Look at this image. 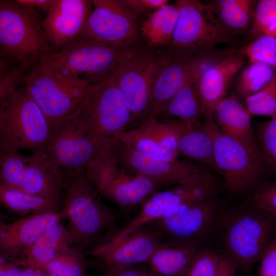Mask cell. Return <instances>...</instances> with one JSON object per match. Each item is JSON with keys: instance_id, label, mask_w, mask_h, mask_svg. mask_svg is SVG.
<instances>
[{"instance_id": "cell-23", "label": "cell", "mask_w": 276, "mask_h": 276, "mask_svg": "<svg viewBox=\"0 0 276 276\" xmlns=\"http://www.w3.org/2000/svg\"><path fill=\"white\" fill-rule=\"evenodd\" d=\"M251 117L246 108L232 95L218 105L213 118L222 132L241 144L254 156L264 160L252 127Z\"/></svg>"}, {"instance_id": "cell-21", "label": "cell", "mask_w": 276, "mask_h": 276, "mask_svg": "<svg viewBox=\"0 0 276 276\" xmlns=\"http://www.w3.org/2000/svg\"><path fill=\"white\" fill-rule=\"evenodd\" d=\"M114 139L139 151L169 159H177V121L160 123L149 117L136 129L124 131Z\"/></svg>"}, {"instance_id": "cell-28", "label": "cell", "mask_w": 276, "mask_h": 276, "mask_svg": "<svg viewBox=\"0 0 276 276\" xmlns=\"http://www.w3.org/2000/svg\"><path fill=\"white\" fill-rule=\"evenodd\" d=\"M198 80L192 81L182 88L163 107L157 117L175 116L192 126L200 127L203 116Z\"/></svg>"}, {"instance_id": "cell-11", "label": "cell", "mask_w": 276, "mask_h": 276, "mask_svg": "<svg viewBox=\"0 0 276 276\" xmlns=\"http://www.w3.org/2000/svg\"><path fill=\"white\" fill-rule=\"evenodd\" d=\"M220 205L215 198L175 206L147 226L157 232L163 241L203 245L216 223Z\"/></svg>"}, {"instance_id": "cell-34", "label": "cell", "mask_w": 276, "mask_h": 276, "mask_svg": "<svg viewBox=\"0 0 276 276\" xmlns=\"http://www.w3.org/2000/svg\"><path fill=\"white\" fill-rule=\"evenodd\" d=\"M274 74L273 67L267 64L251 63L240 74L237 84V90L246 99L269 84Z\"/></svg>"}, {"instance_id": "cell-24", "label": "cell", "mask_w": 276, "mask_h": 276, "mask_svg": "<svg viewBox=\"0 0 276 276\" xmlns=\"http://www.w3.org/2000/svg\"><path fill=\"white\" fill-rule=\"evenodd\" d=\"M204 245L162 241L147 262L155 276H185L194 257Z\"/></svg>"}, {"instance_id": "cell-33", "label": "cell", "mask_w": 276, "mask_h": 276, "mask_svg": "<svg viewBox=\"0 0 276 276\" xmlns=\"http://www.w3.org/2000/svg\"><path fill=\"white\" fill-rule=\"evenodd\" d=\"M88 265L84 251L71 246L53 261L39 268L51 276H85Z\"/></svg>"}, {"instance_id": "cell-7", "label": "cell", "mask_w": 276, "mask_h": 276, "mask_svg": "<svg viewBox=\"0 0 276 276\" xmlns=\"http://www.w3.org/2000/svg\"><path fill=\"white\" fill-rule=\"evenodd\" d=\"M64 176L44 147L31 155L0 154L1 186L45 198L60 199Z\"/></svg>"}, {"instance_id": "cell-4", "label": "cell", "mask_w": 276, "mask_h": 276, "mask_svg": "<svg viewBox=\"0 0 276 276\" xmlns=\"http://www.w3.org/2000/svg\"><path fill=\"white\" fill-rule=\"evenodd\" d=\"M52 132L46 117L26 87L1 98L0 154L45 147Z\"/></svg>"}, {"instance_id": "cell-35", "label": "cell", "mask_w": 276, "mask_h": 276, "mask_svg": "<svg viewBox=\"0 0 276 276\" xmlns=\"http://www.w3.org/2000/svg\"><path fill=\"white\" fill-rule=\"evenodd\" d=\"M251 63L259 62L276 68V36L262 34L239 52Z\"/></svg>"}, {"instance_id": "cell-32", "label": "cell", "mask_w": 276, "mask_h": 276, "mask_svg": "<svg viewBox=\"0 0 276 276\" xmlns=\"http://www.w3.org/2000/svg\"><path fill=\"white\" fill-rule=\"evenodd\" d=\"M116 141L102 148L85 169L87 178L97 190L116 177L120 172L121 166L112 149Z\"/></svg>"}, {"instance_id": "cell-1", "label": "cell", "mask_w": 276, "mask_h": 276, "mask_svg": "<svg viewBox=\"0 0 276 276\" xmlns=\"http://www.w3.org/2000/svg\"><path fill=\"white\" fill-rule=\"evenodd\" d=\"M20 83L40 108L52 129L78 109L90 83L45 55Z\"/></svg>"}, {"instance_id": "cell-25", "label": "cell", "mask_w": 276, "mask_h": 276, "mask_svg": "<svg viewBox=\"0 0 276 276\" xmlns=\"http://www.w3.org/2000/svg\"><path fill=\"white\" fill-rule=\"evenodd\" d=\"M158 187L152 180L132 174L121 166L119 174L97 190L101 196L121 207L127 208L140 204Z\"/></svg>"}, {"instance_id": "cell-40", "label": "cell", "mask_w": 276, "mask_h": 276, "mask_svg": "<svg viewBox=\"0 0 276 276\" xmlns=\"http://www.w3.org/2000/svg\"><path fill=\"white\" fill-rule=\"evenodd\" d=\"M247 205L276 219V181L265 184L258 189L248 200Z\"/></svg>"}, {"instance_id": "cell-26", "label": "cell", "mask_w": 276, "mask_h": 276, "mask_svg": "<svg viewBox=\"0 0 276 276\" xmlns=\"http://www.w3.org/2000/svg\"><path fill=\"white\" fill-rule=\"evenodd\" d=\"M73 244L74 240L68 229L60 221H54L28 251L26 256L27 266L41 268Z\"/></svg>"}, {"instance_id": "cell-15", "label": "cell", "mask_w": 276, "mask_h": 276, "mask_svg": "<svg viewBox=\"0 0 276 276\" xmlns=\"http://www.w3.org/2000/svg\"><path fill=\"white\" fill-rule=\"evenodd\" d=\"M233 52L231 49L206 51L198 56L176 61L160 68L144 119L149 117L156 118L159 111L182 88L199 79L208 69Z\"/></svg>"}, {"instance_id": "cell-20", "label": "cell", "mask_w": 276, "mask_h": 276, "mask_svg": "<svg viewBox=\"0 0 276 276\" xmlns=\"http://www.w3.org/2000/svg\"><path fill=\"white\" fill-rule=\"evenodd\" d=\"M93 6L91 1L53 0L42 22L51 52L59 50L81 34Z\"/></svg>"}, {"instance_id": "cell-47", "label": "cell", "mask_w": 276, "mask_h": 276, "mask_svg": "<svg viewBox=\"0 0 276 276\" xmlns=\"http://www.w3.org/2000/svg\"><path fill=\"white\" fill-rule=\"evenodd\" d=\"M20 276H51L49 274L43 271L41 269L32 267L30 266H26L25 268L22 269Z\"/></svg>"}, {"instance_id": "cell-18", "label": "cell", "mask_w": 276, "mask_h": 276, "mask_svg": "<svg viewBox=\"0 0 276 276\" xmlns=\"http://www.w3.org/2000/svg\"><path fill=\"white\" fill-rule=\"evenodd\" d=\"M162 241L157 232L144 226L119 240L104 239L85 254L95 257L105 269L132 267L147 263Z\"/></svg>"}, {"instance_id": "cell-49", "label": "cell", "mask_w": 276, "mask_h": 276, "mask_svg": "<svg viewBox=\"0 0 276 276\" xmlns=\"http://www.w3.org/2000/svg\"><path fill=\"white\" fill-rule=\"evenodd\" d=\"M152 276H155L154 275H153L152 273Z\"/></svg>"}, {"instance_id": "cell-6", "label": "cell", "mask_w": 276, "mask_h": 276, "mask_svg": "<svg viewBox=\"0 0 276 276\" xmlns=\"http://www.w3.org/2000/svg\"><path fill=\"white\" fill-rule=\"evenodd\" d=\"M95 139L79 108L54 127L44 147L51 161L64 176L85 171L92 158L104 146L112 143Z\"/></svg>"}, {"instance_id": "cell-3", "label": "cell", "mask_w": 276, "mask_h": 276, "mask_svg": "<svg viewBox=\"0 0 276 276\" xmlns=\"http://www.w3.org/2000/svg\"><path fill=\"white\" fill-rule=\"evenodd\" d=\"M39 15L17 1H0L1 52L26 73L51 53Z\"/></svg>"}, {"instance_id": "cell-42", "label": "cell", "mask_w": 276, "mask_h": 276, "mask_svg": "<svg viewBox=\"0 0 276 276\" xmlns=\"http://www.w3.org/2000/svg\"><path fill=\"white\" fill-rule=\"evenodd\" d=\"M126 6L131 9L141 12H151L169 4L167 0H122Z\"/></svg>"}, {"instance_id": "cell-22", "label": "cell", "mask_w": 276, "mask_h": 276, "mask_svg": "<svg viewBox=\"0 0 276 276\" xmlns=\"http://www.w3.org/2000/svg\"><path fill=\"white\" fill-rule=\"evenodd\" d=\"M244 63L242 55L234 51L210 67L200 76L197 86L204 121L213 120L214 112L225 98L231 79Z\"/></svg>"}, {"instance_id": "cell-45", "label": "cell", "mask_w": 276, "mask_h": 276, "mask_svg": "<svg viewBox=\"0 0 276 276\" xmlns=\"http://www.w3.org/2000/svg\"><path fill=\"white\" fill-rule=\"evenodd\" d=\"M237 268L233 262L224 254L220 255L216 276H236Z\"/></svg>"}, {"instance_id": "cell-10", "label": "cell", "mask_w": 276, "mask_h": 276, "mask_svg": "<svg viewBox=\"0 0 276 276\" xmlns=\"http://www.w3.org/2000/svg\"><path fill=\"white\" fill-rule=\"evenodd\" d=\"M201 127L212 139L217 172L224 177L226 189L239 193L252 187L261 174L265 162L254 156L241 144L222 132L213 120L204 121Z\"/></svg>"}, {"instance_id": "cell-17", "label": "cell", "mask_w": 276, "mask_h": 276, "mask_svg": "<svg viewBox=\"0 0 276 276\" xmlns=\"http://www.w3.org/2000/svg\"><path fill=\"white\" fill-rule=\"evenodd\" d=\"M121 166L146 177L159 187L178 185L190 179L200 166L187 160L169 159L128 147L118 140L112 147Z\"/></svg>"}, {"instance_id": "cell-14", "label": "cell", "mask_w": 276, "mask_h": 276, "mask_svg": "<svg viewBox=\"0 0 276 276\" xmlns=\"http://www.w3.org/2000/svg\"><path fill=\"white\" fill-rule=\"evenodd\" d=\"M159 69L150 55L127 49L110 74L129 105L131 121L145 118Z\"/></svg>"}, {"instance_id": "cell-37", "label": "cell", "mask_w": 276, "mask_h": 276, "mask_svg": "<svg viewBox=\"0 0 276 276\" xmlns=\"http://www.w3.org/2000/svg\"><path fill=\"white\" fill-rule=\"evenodd\" d=\"M255 131L264 160L276 175V117L257 123Z\"/></svg>"}, {"instance_id": "cell-5", "label": "cell", "mask_w": 276, "mask_h": 276, "mask_svg": "<svg viewBox=\"0 0 276 276\" xmlns=\"http://www.w3.org/2000/svg\"><path fill=\"white\" fill-rule=\"evenodd\" d=\"M275 219L247 205L226 219L225 253L237 269L248 272L259 261L275 234Z\"/></svg>"}, {"instance_id": "cell-29", "label": "cell", "mask_w": 276, "mask_h": 276, "mask_svg": "<svg viewBox=\"0 0 276 276\" xmlns=\"http://www.w3.org/2000/svg\"><path fill=\"white\" fill-rule=\"evenodd\" d=\"M0 200L7 209L22 216L61 211L60 199L42 197L1 185Z\"/></svg>"}, {"instance_id": "cell-16", "label": "cell", "mask_w": 276, "mask_h": 276, "mask_svg": "<svg viewBox=\"0 0 276 276\" xmlns=\"http://www.w3.org/2000/svg\"><path fill=\"white\" fill-rule=\"evenodd\" d=\"M93 10L81 35L120 48L134 41L137 18L121 1L94 0Z\"/></svg>"}, {"instance_id": "cell-48", "label": "cell", "mask_w": 276, "mask_h": 276, "mask_svg": "<svg viewBox=\"0 0 276 276\" xmlns=\"http://www.w3.org/2000/svg\"><path fill=\"white\" fill-rule=\"evenodd\" d=\"M263 34L276 36V20L269 26Z\"/></svg>"}, {"instance_id": "cell-43", "label": "cell", "mask_w": 276, "mask_h": 276, "mask_svg": "<svg viewBox=\"0 0 276 276\" xmlns=\"http://www.w3.org/2000/svg\"><path fill=\"white\" fill-rule=\"evenodd\" d=\"M104 276H152L150 272L140 269L134 266L105 269Z\"/></svg>"}, {"instance_id": "cell-41", "label": "cell", "mask_w": 276, "mask_h": 276, "mask_svg": "<svg viewBox=\"0 0 276 276\" xmlns=\"http://www.w3.org/2000/svg\"><path fill=\"white\" fill-rule=\"evenodd\" d=\"M259 261L258 276H276V234Z\"/></svg>"}, {"instance_id": "cell-31", "label": "cell", "mask_w": 276, "mask_h": 276, "mask_svg": "<svg viewBox=\"0 0 276 276\" xmlns=\"http://www.w3.org/2000/svg\"><path fill=\"white\" fill-rule=\"evenodd\" d=\"M254 2L220 0L208 3L220 22L228 31L246 29L252 18Z\"/></svg>"}, {"instance_id": "cell-44", "label": "cell", "mask_w": 276, "mask_h": 276, "mask_svg": "<svg viewBox=\"0 0 276 276\" xmlns=\"http://www.w3.org/2000/svg\"><path fill=\"white\" fill-rule=\"evenodd\" d=\"M0 257V276H20L22 268L18 262Z\"/></svg>"}, {"instance_id": "cell-19", "label": "cell", "mask_w": 276, "mask_h": 276, "mask_svg": "<svg viewBox=\"0 0 276 276\" xmlns=\"http://www.w3.org/2000/svg\"><path fill=\"white\" fill-rule=\"evenodd\" d=\"M67 216L59 212L32 215L10 223L0 222V256L27 266L26 254L49 224Z\"/></svg>"}, {"instance_id": "cell-8", "label": "cell", "mask_w": 276, "mask_h": 276, "mask_svg": "<svg viewBox=\"0 0 276 276\" xmlns=\"http://www.w3.org/2000/svg\"><path fill=\"white\" fill-rule=\"evenodd\" d=\"M78 108L93 136L102 141H110L125 131L132 120L129 105L110 76L87 87Z\"/></svg>"}, {"instance_id": "cell-2", "label": "cell", "mask_w": 276, "mask_h": 276, "mask_svg": "<svg viewBox=\"0 0 276 276\" xmlns=\"http://www.w3.org/2000/svg\"><path fill=\"white\" fill-rule=\"evenodd\" d=\"M63 187L66 190L67 229L77 248L84 251L101 238L103 240L114 232V215L84 171L64 177Z\"/></svg>"}, {"instance_id": "cell-46", "label": "cell", "mask_w": 276, "mask_h": 276, "mask_svg": "<svg viewBox=\"0 0 276 276\" xmlns=\"http://www.w3.org/2000/svg\"><path fill=\"white\" fill-rule=\"evenodd\" d=\"M17 1L24 6L39 14L38 10L48 13L53 0H18Z\"/></svg>"}, {"instance_id": "cell-9", "label": "cell", "mask_w": 276, "mask_h": 276, "mask_svg": "<svg viewBox=\"0 0 276 276\" xmlns=\"http://www.w3.org/2000/svg\"><path fill=\"white\" fill-rule=\"evenodd\" d=\"M216 182L211 172L200 166L187 181L169 190L154 192L143 200L139 214L118 233L123 238L164 216L171 209L185 203L215 198Z\"/></svg>"}, {"instance_id": "cell-38", "label": "cell", "mask_w": 276, "mask_h": 276, "mask_svg": "<svg viewBox=\"0 0 276 276\" xmlns=\"http://www.w3.org/2000/svg\"><path fill=\"white\" fill-rule=\"evenodd\" d=\"M220 255L203 247L192 260L185 276H216Z\"/></svg>"}, {"instance_id": "cell-12", "label": "cell", "mask_w": 276, "mask_h": 276, "mask_svg": "<svg viewBox=\"0 0 276 276\" xmlns=\"http://www.w3.org/2000/svg\"><path fill=\"white\" fill-rule=\"evenodd\" d=\"M175 4L178 17L171 40L174 45L206 52L231 40L209 4L196 0H177Z\"/></svg>"}, {"instance_id": "cell-27", "label": "cell", "mask_w": 276, "mask_h": 276, "mask_svg": "<svg viewBox=\"0 0 276 276\" xmlns=\"http://www.w3.org/2000/svg\"><path fill=\"white\" fill-rule=\"evenodd\" d=\"M178 155L204 164L217 172L213 155V147L209 134L202 128L177 121Z\"/></svg>"}, {"instance_id": "cell-36", "label": "cell", "mask_w": 276, "mask_h": 276, "mask_svg": "<svg viewBox=\"0 0 276 276\" xmlns=\"http://www.w3.org/2000/svg\"><path fill=\"white\" fill-rule=\"evenodd\" d=\"M246 108L252 116H265L276 117V72L265 87L245 99Z\"/></svg>"}, {"instance_id": "cell-39", "label": "cell", "mask_w": 276, "mask_h": 276, "mask_svg": "<svg viewBox=\"0 0 276 276\" xmlns=\"http://www.w3.org/2000/svg\"><path fill=\"white\" fill-rule=\"evenodd\" d=\"M251 32L257 37L276 20V0L260 1L254 10Z\"/></svg>"}, {"instance_id": "cell-30", "label": "cell", "mask_w": 276, "mask_h": 276, "mask_svg": "<svg viewBox=\"0 0 276 276\" xmlns=\"http://www.w3.org/2000/svg\"><path fill=\"white\" fill-rule=\"evenodd\" d=\"M178 17V10L175 4H168L151 12L141 27L148 44L156 47L171 41Z\"/></svg>"}, {"instance_id": "cell-13", "label": "cell", "mask_w": 276, "mask_h": 276, "mask_svg": "<svg viewBox=\"0 0 276 276\" xmlns=\"http://www.w3.org/2000/svg\"><path fill=\"white\" fill-rule=\"evenodd\" d=\"M126 50L80 34L49 55L93 84L110 75Z\"/></svg>"}]
</instances>
